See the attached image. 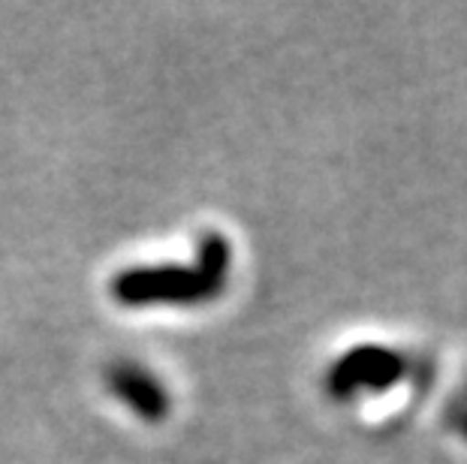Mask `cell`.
Here are the masks:
<instances>
[{"instance_id":"277c9868","label":"cell","mask_w":467,"mask_h":464,"mask_svg":"<svg viewBox=\"0 0 467 464\" xmlns=\"http://www.w3.org/2000/svg\"><path fill=\"white\" fill-rule=\"evenodd\" d=\"M446 419H450L452 431L459 434L462 440H467V380L459 389V395L450 401V407H446Z\"/></svg>"},{"instance_id":"7a4b0ae2","label":"cell","mask_w":467,"mask_h":464,"mask_svg":"<svg viewBox=\"0 0 467 464\" xmlns=\"http://www.w3.org/2000/svg\"><path fill=\"white\" fill-rule=\"evenodd\" d=\"M410 374V359L389 344H356L335 356L323 374V389L332 401L347 404L359 398H380L399 389Z\"/></svg>"},{"instance_id":"6da1fadb","label":"cell","mask_w":467,"mask_h":464,"mask_svg":"<svg viewBox=\"0 0 467 464\" xmlns=\"http://www.w3.org/2000/svg\"><path fill=\"white\" fill-rule=\"evenodd\" d=\"M233 260V242L205 230L196 239L193 263L127 265L109 281V295L121 308H202L226 293Z\"/></svg>"},{"instance_id":"3957f363","label":"cell","mask_w":467,"mask_h":464,"mask_svg":"<svg viewBox=\"0 0 467 464\" xmlns=\"http://www.w3.org/2000/svg\"><path fill=\"white\" fill-rule=\"evenodd\" d=\"M103 387L115 401H121L136 419L148 422V426L166 422L172 413V392H169L163 377L136 359L109 362L103 371Z\"/></svg>"}]
</instances>
